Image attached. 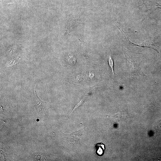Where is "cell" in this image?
I'll use <instances>...</instances> for the list:
<instances>
[{
  "mask_svg": "<svg viewBox=\"0 0 161 161\" xmlns=\"http://www.w3.org/2000/svg\"><path fill=\"white\" fill-rule=\"evenodd\" d=\"M66 59L68 63L73 65L76 63L75 58L72 54H68L66 56Z\"/></svg>",
  "mask_w": 161,
  "mask_h": 161,
  "instance_id": "cell-5",
  "label": "cell"
},
{
  "mask_svg": "<svg viewBox=\"0 0 161 161\" xmlns=\"http://www.w3.org/2000/svg\"><path fill=\"white\" fill-rule=\"evenodd\" d=\"M95 148V152L97 155L100 156L104 154L105 149V146L104 144L102 143H97L96 144Z\"/></svg>",
  "mask_w": 161,
  "mask_h": 161,
  "instance_id": "cell-4",
  "label": "cell"
},
{
  "mask_svg": "<svg viewBox=\"0 0 161 161\" xmlns=\"http://www.w3.org/2000/svg\"><path fill=\"white\" fill-rule=\"evenodd\" d=\"M158 125L160 129L161 128V119L160 120L158 121Z\"/></svg>",
  "mask_w": 161,
  "mask_h": 161,
  "instance_id": "cell-7",
  "label": "cell"
},
{
  "mask_svg": "<svg viewBox=\"0 0 161 161\" xmlns=\"http://www.w3.org/2000/svg\"><path fill=\"white\" fill-rule=\"evenodd\" d=\"M155 2L154 0H140L138 2V7L141 10L148 11L151 10H154V6L155 5Z\"/></svg>",
  "mask_w": 161,
  "mask_h": 161,
  "instance_id": "cell-2",
  "label": "cell"
},
{
  "mask_svg": "<svg viewBox=\"0 0 161 161\" xmlns=\"http://www.w3.org/2000/svg\"><path fill=\"white\" fill-rule=\"evenodd\" d=\"M124 54L129 75L137 79L146 76L142 71L138 61L130 57L126 52H124Z\"/></svg>",
  "mask_w": 161,
  "mask_h": 161,
  "instance_id": "cell-1",
  "label": "cell"
},
{
  "mask_svg": "<svg viewBox=\"0 0 161 161\" xmlns=\"http://www.w3.org/2000/svg\"><path fill=\"white\" fill-rule=\"evenodd\" d=\"M35 106L38 112H40L44 109L45 103H46L40 99L37 95L35 92Z\"/></svg>",
  "mask_w": 161,
  "mask_h": 161,
  "instance_id": "cell-3",
  "label": "cell"
},
{
  "mask_svg": "<svg viewBox=\"0 0 161 161\" xmlns=\"http://www.w3.org/2000/svg\"><path fill=\"white\" fill-rule=\"evenodd\" d=\"M108 61L109 66L111 69L113 75H114L115 73L114 70V64L113 58L110 55H109L108 57Z\"/></svg>",
  "mask_w": 161,
  "mask_h": 161,
  "instance_id": "cell-6",
  "label": "cell"
}]
</instances>
